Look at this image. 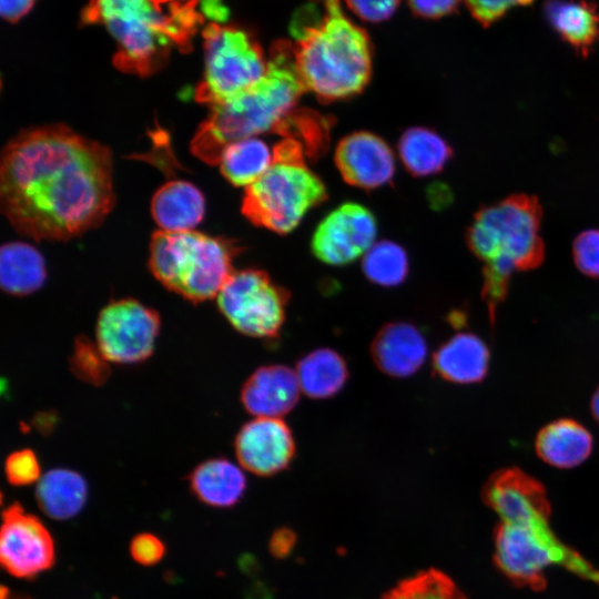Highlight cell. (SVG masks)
<instances>
[{"mask_svg": "<svg viewBox=\"0 0 599 599\" xmlns=\"http://www.w3.org/2000/svg\"><path fill=\"white\" fill-rule=\"evenodd\" d=\"M3 214L34 240H68L97 227L115 201L108 146L63 124L21 131L3 149Z\"/></svg>", "mask_w": 599, "mask_h": 599, "instance_id": "6da1fadb", "label": "cell"}, {"mask_svg": "<svg viewBox=\"0 0 599 599\" xmlns=\"http://www.w3.org/2000/svg\"><path fill=\"white\" fill-rule=\"evenodd\" d=\"M290 34L306 91L334 101L359 93L368 83L370 40L344 11L343 0H309L293 14Z\"/></svg>", "mask_w": 599, "mask_h": 599, "instance_id": "7a4b0ae2", "label": "cell"}, {"mask_svg": "<svg viewBox=\"0 0 599 599\" xmlns=\"http://www.w3.org/2000/svg\"><path fill=\"white\" fill-rule=\"evenodd\" d=\"M199 0H89L83 19L103 24L118 43L114 65L150 75L163 67L172 48L191 49L203 19Z\"/></svg>", "mask_w": 599, "mask_h": 599, "instance_id": "3957f363", "label": "cell"}, {"mask_svg": "<svg viewBox=\"0 0 599 599\" xmlns=\"http://www.w3.org/2000/svg\"><path fill=\"white\" fill-rule=\"evenodd\" d=\"M305 91L291 40H276L270 48L264 77L240 95L211 106V113L191 142L192 153L209 164H219L231 142L258 136L282 125Z\"/></svg>", "mask_w": 599, "mask_h": 599, "instance_id": "277c9868", "label": "cell"}, {"mask_svg": "<svg viewBox=\"0 0 599 599\" xmlns=\"http://www.w3.org/2000/svg\"><path fill=\"white\" fill-rule=\"evenodd\" d=\"M541 219L539 201L527 194H512L475 214L466 237L484 264L483 296L490 315L506 296L511 274L542 263Z\"/></svg>", "mask_w": 599, "mask_h": 599, "instance_id": "5b68a950", "label": "cell"}, {"mask_svg": "<svg viewBox=\"0 0 599 599\" xmlns=\"http://www.w3.org/2000/svg\"><path fill=\"white\" fill-rule=\"evenodd\" d=\"M229 243L194 230L158 231L150 245L149 265L167 290L193 302L216 297L234 273Z\"/></svg>", "mask_w": 599, "mask_h": 599, "instance_id": "8992f818", "label": "cell"}, {"mask_svg": "<svg viewBox=\"0 0 599 599\" xmlns=\"http://www.w3.org/2000/svg\"><path fill=\"white\" fill-rule=\"evenodd\" d=\"M326 196L321 179L294 141L275 146L270 169L246 187L242 211L254 224L280 234L292 232Z\"/></svg>", "mask_w": 599, "mask_h": 599, "instance_id": "52a82bcc", "label": "cell"}, {"mask_svg": "<svg viewBox=\"0 0 599 599\" xmlns=\"http://www.w3.org/2000/svg\"><path fill=\"white\" fill-rule=\"evenodd\" d=\"M494 556L500 571L520 586L541 589L552 566H561L599 585V570L559 539L549 519L499 522Z\"/></svg>", "mask_w": 599, "mask_h": 599, "instance_id": "ba28073f", "label": "cell"}, {"mask_svg": "<svg viewBox=\"0 0 599 599\" xmlns=\"http://www.w3.org/2000/svg\"><path fill=\"white\" fill-rule=\"evenodd\" d=\"M204 77L195 100L210 108L255 85L266 73L268 54L245 30L212 22L203 31Z\"/></svg>", "mask_w": 599, "mask_h": 599, "instance_id": "9c48e42d", "label": "cell"}, {"mask_svg": "<svg viewBox=\"0 0 599 599\" xmlns=\"http://www.w3.org/2000/svg\"><path fill=\"white\" fill-rule=\"evenodd\" d=\"M216 298L222 315L243 335L271 339L283 328L288 295L261 270L234 271Z\"/></svg>", "mask_w": 599, "mask_h": 599, "instance_id": "30bf717a", "label": "cell"}, {"mask_svg": "<svg viewBox=\"0 0 599 599\" xmlns=\"http://www.w3.org/2000/svg\"><path fill=\"white\" fill-rule=\"evenodd\" d=\"M160 327L153 308L133 298L113 301L99 313L95 344L109 362L142 363L152 355Z\"/></svg>", "mask_w": 599, "mask_h": 599, "instance_id": "8fae6325", "label": "cell"}, {"mask_svg": "<svg viewBox=\"0 0 599 599\" xmlns=\"http://www.w3.org/2000/svg\"><path fill=\"white\" fill-rule=\"evenodd\" d=\"M0 561L8 573L21 579H33L55 561L50 531L19 502L11 504L2 512Z\"/></svg>", "mask_w": 599, "mask_h": 599, "instance_id": "7c38bea8", "label": "cell"}, {"mask_svg": "<svg viewBox=\"0 0 599 599\" xmlns=\"http://www.w3.org/2000/svg\"><path fill=\"white\" fill-rule=\"evenodd\" d=\"M377 222L364 205L347 202L331 211L315 229L311 248L323 263L348 265L376 243Z\"/></svg>", "mask_w": 599, "mask_h": 599, "instance_id": "4fadbf2b", "label": "cell"}, {"mask_svg": "<svg viewBox=\"0 0 599 599\" xmlns=\"http://www.w3.org/2000/svg\"><path fill=\"white\" fill-rule=\"evenodd\" d=\"M234 450L244 469L267 477L291 465L296 445L291 428L282 418L255 417L237 432Z\"/></svg>", "mask_w": 599, "mask_h": 599, "instance_id": "5bb4252c", "label": "cell"}, {"mask_svg": "<svg viewBox=\"0 0 599 599\" xmlns=\"http://www.w3.org/2000/svg\"><path fill=\"white\" fill-rule=\"evenodd\" d=\"M483 498L500 522L550 518V505L542 485L516 467L494 474L483 489Z\"/></svg>", "mask_w": 599, "mask_h": 599, "instance_id": "9a60e30c", "label": "cell"}, {"mask_svg": "<svg viewBox=\"0 0 599 599\" xmlns=\"http://www.w3.org/2000/svg\"><path fill=\"white\" fill-rule=\"evenodd\" d=\"M336 166L344 180L361 189L387 184L395 174L394 151L378 135L359 131L342 139L335 151Z\"/></svg>", "mask_w": 599, "mask_h": 599, "instance_id": "2e32d148", "label": "cell"}, {"mask_svg": "<svg viewBox=\"0 0 599 599\" xmlns=\"http://www.w3.org/2000/svg\"><path fill=\"white\" fill-rule=\"evenodd\" d=\"M295 369L282 364L258 367L241 388V403L255 417L282 418L297 404L301 393Z\"/></svg>", "mask_w": 599, "mask_h": 599, "instance_id": "e0dca14e", "label": "cell"}, {"mask_svg": "<svg viewBox=\"0 0 599 599\" xmlns=\"http://www.w3.org/2000/svg\"><path fill=\"white\" fill-rule=\"evenodd\" d=\"M370 354L384 374L395 378L414 375L427 356V343L422 332L406 322L384 325L375 335Z\"/></svg>", "mask_w": 599, "mask_h": 599, "instance_id": "ac0fdd59", "label": "cell"}, {"mask_svg": "<svg viewBox=\"0 0 599 599\" xmlns=\"http://www.w3.org/2000/svg\"><path fill=\"white\" fill-rule=\"evenodd\" d=\"M544 17L550 28L586 57L599 43V11L588 0H546Z\"/></svg>", "mask_w": 599, "mask_h": 599, "instance_id": "d6986e66", "label": "cell"}, {"mask_svg": "<svg viewBox=\"0 0 599 599\" xmlns=\"http://www.w3.org/2000/svg\"><path fill=\"white\" fill-rule=\"evenodd\" d=\"M489 351L475 334L458 333L441 344L433 356L439 377L456 384L481 380L488 370Z\"/></svg>", "mask_w": 599, "mask_h": 599, "instance_id": "ffe728a7", "label": "cell"}, {"mask_svg": "<svg viewBox=\"0 0 599 599\" xmlns=\"http://www.w3.org/2000/svg\"><path fill=\"white\" fill-rule=\"evenodd\" d=\"M187 480L196 499L215 508L234 506L246 489L242 468L225 458L202 461L190 473Z\"/></svg>", "mask_w": 599, "mask_h": 599, "instance_id": "44dd1931", "label": "cell"}, {"mask_svg": "<svg viewBox=\"0 0 599 599\" xmlns=\"http://www.w3.org/2000/svg\"><path fill=\"white\" fill-rule=\"evenodd\" d=\"M151 212L162 231H191L204 216L205 200L192 183L170 181L153 195Z\"/></svg>", "mask_w": 599, "mask_h": 599, "instance_id": "7402d4cb", "label": "cell"}, {"mask_svg": "<svg viewBox=\"0 0 599 599\" xmlns=\"http://www.w3.org/2000/svg\"><path fill=\"white\" fill-rule=\"evenodd\" d=\"M536 451L547 464L571 468L583 463L592 450L590 433L578 422L559 419L546 425L537 435Z\"/></svg>", "mask_w": 599, "mask_h": 599, "instance_id": "603a6c76", "label": "cell"}, {"mask_svg": "<svg viewBox=\"0 0 599 599\" xmlns=\"http://www.w3.org/2000/svg\"><path fill=\"white\" fill-rule=\"evenodd\" d=\"M88 497V485L79 473L67 468L47 471L38 481L35 499L50 518L67 520L77 516Z\"/></svg>", "mask_w": 599, "mask_h": 599, "instance_id": "cb8c5ba5", "label": "cell"}, {"mask_svg": "<svg viewBox=\"0 0 599 599\" xmlns=\"http://www.w3.org/2000/svg\"><path fill=\"white\" fill-rule=\"evenodd\" d=\"M45 262L41 253L24 242H10L0 251V284L13 296L31 294L44 284Z\"/></svg>", "mask_w": 599, "mask_h": 599, "instance_id": "d4e9b609", "label": "cell"}, {"mask_svg": "<svg viewBox=\"0 0 599 599\" xmlns=\"http://www.w3.org/2000/svg\"><path fill=\"white\" fill-rule=\"evenodd\" d=\"M303 394L311 398H329L345 386L348 367L344 357L332 348H317L304 355L295 368Z\"/></svg>", "mask_w": 599, "mask_h": 599, "instance_id": "484cf974", "label": "cell"}, {"mask_svg": "<svg viewBox=\"0 0 599 599\" xmlns=\"http://www.w3.org/2000/svg\"><path fill=\"white\" fill-rule=\"evenodd\" d=\"M274 159L275 148L258 136H251L227 144L219 165L232 184L248 187L270 169Z\"/></svg>", "mask_w": 599, "mask_h": 599, "instance_id": "4316f807", "label": "cell"}, {"mask_svg": "<svg viewBox=\"0 0 599 599\" xmlns=\"http://www.w3.org/2000/svg\"><path fill=\"white\" fill-rule=\"evenodd\" d=\"M398 155L409 173L428 176L444 169L451 156V149L435 131L418 126L403 133Z\"/></svg>", "mask_w": 599, "mask_h": 599, "instance_id": "83f0119b", "label": "cell"}, {"mask_svg": "<svg viewBox=\"0 0 599 599\" xmlns=\"http://www.w3.org/2000/svg\"><path fill=\"white\" fill-rule=\"evenodd\" d=\"M363 273L372 283L397 286L405 281L409 270L406 251L392 241H376L362 260Z\"/></svg>", "mask_w": 599, "mask_h": 599, "instance_id": "f1b7e54d", "label": "cell"}, {"mask_svg": "<svg viewBox=\"0 0 599 599\" xmlns=\"http://www.w3.org/2000/svg\"><path fill=\"white\" fill-rule=\"evenodd\" d=\"M380 599H466V597L447 575L428 569L402 580Z\"/></svg>", "mask_w": 599, "mask_h": 599, "instance_id": "f546056e", "label": "cell"}, {"mask_svg": "<svg viewBox=\"0 0 599 599\" xmlns=\"http://www.w3.org/2000/svg\"><path fill=\"white\" fill-rule=\"evenodd\" d=\"M109 361L98 345L81 335L74 341L70 368L75 377L93 386L105 383L110 375Z\"/></svg>", "mask_w": 599, "mask_h": 599, "instance_id": "4dcf8cb0", "label": "cell"}, {"mask_svg": "<svg viewBox=\"0 0 599 599\" xmlns=\"http://www.w3.org/2000/svg\"><path fill=\"white\" fill-rule=\"evenodd\" d=\"M4 474L12 486H28L39 481L41 468L37 455L28 448L11 453L4 461Z\"/></svg>", "mask_w": 599, "mask_h": 599, "instance_id": "1f68e13d", "label": "cell"}, {"mask_svg": "<svg viewBox=\"0 0 599 599\" xmlns=\"http://www.w3.org/2000/svg\"><path fill=\"white\" fill-rule=\"evenodd\" d=\"M572 256L580 272L599 278V230L580 233L573 241Z\"/></svg>", "mask_w": 599, "mask_h": 599, "instance_id": "d6a6232c", "label": "cell"}, {"mask_svg": "<svg viewBox=\"0 0 599 599\" xmlns=\"http://www.w3.org/2000/svg\"><path fill=\"white\" fill-rule=\"evenodd\" d=\"M470 16L488 28L499 21L511 9L526 7L535 0H463Z\"/></svg>", "mask_w": 599, "mask_h": 599, "instance_id": "836d02e7", "label": "cell"}, {"mask_svg": "<svg viewBox=\"0 0 599 599\" xmlns=\"http://www.w3.org/2000/svg\"><path fill=\"white\" fill-rule=\"evenodd\" d=\"M402 0H343L345 6L362 21L380 23L388 20Z\"/></svg>", "mask_w": 599, "mask_h": 599, "instance_id": "e575fe53", "label": "cell"}, {"mask_svg": "<svg viewBox=\"0 0 599 599\" xmlns=\"http://www.w3.org/2000/svg\"><path fill=\"white\" fill-rule=\"evenodd\" d=\"M129 549L133 560L142 566L156 565L165 555L163 541L150 532H141L134 536L131 539Z\"/></svg>", "mask_w": 599, "mask_h": 599, "instance_id": "d590c367", "label": "cell"}, {"mask_svg": "<svg viewBox=\"0 0 599 599\" xmlns=\"http://www.w3.org/2000/svg\"><path fill=\"white\" fill-rule=\"evenodd\" d=\"M413 14L424 19H439L454 13L463 0H406Z\"/></svg>", "mask_w": 599, "mask_h": 599, "instance_id": "8d00e7d4", "label": "cell"}, {"mask_svg": "<svg viewBox=\"0 0 599 599\" xmlns=\"http://www.w3.org/2000/svg\"><path fill=\"white\" fill-rule=\"evenodd\" d=\"M295 535L287 528L278 529L270 540V550L275 557L283 558L291 554L295 545Z\"/></svg>", "mask_w": 599, "mask_h": 599, "instance_id": "74e56055", "label": "cell"}, {"mask_svg": "<svg viewBox=\"0 0 599 599\" xmlns=\"http://www.w3.org/2000/svg\"><path fill=\"white\" fill-rule=\"evenodd\" d=\"M35 0H0L1 16L14 22L23 17L33 6Z\"/></svg>", "mask_w": 599, "mask_h": 599, "instance_id": "f35d334b", "label": "cell"}, {"mask_svg": "<svg viewBox=\"0 0 599 599\" xmlns=\"http://www.w3.org/2000/svg\"><path fill=\"white\" fill-rule=\"evenodd\" d=\"M1 599H31L29 596L12 592L10 589L2 587Z\"/></svg>", "mask_w": 599, "mask_h": 599, "instance_id": "ab89813d", "label": "cell"}, {"mask_svg": "<svg viewBox=\"0 0 599 599\" xmlns=\"http://www.w3.org/2000/svg\"><path fill=\"white\" fill-rule=\"evenodd\" d=\"M591 412L593 417L599 422V388L592 396L591 399Z\"/></svg>", "mask_w": 599, "mask_h": 599, "instance_id": "60d3db41", "label": "cell"}]
</instances>
